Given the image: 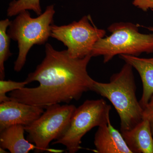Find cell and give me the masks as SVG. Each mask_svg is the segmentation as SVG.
Listing matches in <instances>:
<instances>
[{
	"label": "cell",
	"instance_id": "cell-1",
	"mask_svg": "<svg viewBox=\"0 0 153 153\" xmlns=\"http://www.w3.org/2000/svg\"><path fill=\"white\" fill-rule=\"evenodd\" d=\"M45 54L42 62L25 80L28 84L38 81L39 85L10 92L11 100L46 108L79 100L83 93L91 91L94 80L87 70L91 55L73 58L67 50L57 51L49 43L45 45Z\"/></svg>",
	"mask_w": 153,
	"mask_h": 153
},
{
	"label": "cell",
	"instance_id": "cell-2",
	"mask_svg": "<svg viewBox=\"0 0 153 153\" xmlns=\"http://www.w3.org/2000/svg\"><path fill=\"white\" fill-rule=\"evenodd\" d=\"M133 67L126 63L108 83L94 80L91 91L108 99L120 120L121 131L133 128L143 120V108L136 96Z\"/></svg>",
	"mask_w": 153,
	"mask_h": 153
},
{
	"label": "cell",
	"instance_id": "cell-3",
	"mask_svg": "<svg viewBox=\"0 0 153 153\" xmlns=\"http://www.w3.org/2000/svg\"><path fill=\"white\" fill-rule=\"evenodd\" d=\"M110 36L102 38L94 46L91 55L102 56L106 63L117 55L138 56L153 53V33L142 34L137 25L130 22H119L108 28Z\"/></svg>",
	"mask_w": 153,
	"mask_h": 153
},
{
	"label": "cell",
	"instance_id": "cell-4",
	"mask_svg": "<svg viewBox=\"0 0 153 153\" xmlns=\"http://www.w3.org/2000/svg\"><path fill=\"white\" fill-rule=\"evenodd\" d=\"M55 11L54 5L48 6L37 18L30 12L22 11L11 21L7 33L11 39L18 42L19 55L14 63L15 71H21L25 66L28 52L35 45L46 44L51 36V26Z\"/></svg>",
	"mask_w": 153,
	"mask_h": 153
},
{
	"label": "cell",
	"instance_id": "cell-5",
	"mask_svg": "<svg viewBox=\"0 0 153 153\" xmlns=\"http://www.w3.org/2000/svg\"><path fill=\"white\" fill-rule=\"evenodd\" d=\"M111 108L103 99L86 100L76 108L68 127L52 144H61L70 153H75L81 149L82 137L95 127L107 124L110 121Z\"/></svg>",
	"mask_w": 153,
	"mask_h": 153
},
{
	"label": "cell",
	"instance_id": "cell-6",
	"mask_svg": "<svg viewBox=\"0 0 153 153\" xmlns=\"http://www.w3.org/2000/svg\"><path fill=\"white\" fill-rule=\"evenodd\" d=\"M76 108L71 104L50 105L45 108L46 110L38 119L25 126V131L28 133L27 139L37 147L35 152H63L62 150L49 149V145L66 130Z\"/></svg>",
	"mask_w": 153,
	"mask_h": 153
},
{
	"label": "cell",
	"instance_id": "cell-7",
	"mask_svg": "<svg viewBox=\"0 0 153 153\" xmlns=\"http://www.w3.org/2000/svg\"><path fill=\"white\" fill-rule=\"evenodd\" d=\"M106 34L105 30L94 25L90 16H84L78 22L58 26L52 24L51 37L62 42L73 58H83L91 55L96 43Z\"/></svg>",
	"mask_w": 153,
	"mask_h": 153
},
{
	"label": "cell",
	"instance_id": "cell-8",
	"mask_svg": "<svg viewBox=\"0 0 153 153\" xmlns=\"http://www.w3.org/2000/svg\"><path fill=\"white\" fill-rule=\"evenodd\" d=\"M45 108L11 100L0 104V131L15 125H30L43 114Z\"/></svg>",
	"mask_w": 153,
	"mask_h": 153
},
{
	"label": "cell",
	"instance_id": "cell-9",
	"mask_svg": "<svg viewBox=\"0 0 153 153\" xmlns=\"http://www.w3.org/2000/svg\"><path fill=\"white\" fill-rule=\"evenodd\" d=\"M97 153H132L121 132L114 128L110 121L98 127L94 141Z\"/></svg>",
	"mask_w": 153,
	"mask_h": 153
},
{
	"label": "cell",
	"instance_id": "cell-10",
	"mask_svg": "<svg viewBox=\"0 0 153 153\" xmlns=\"http://www.w3.org/2000/svg\"><path fill=\"white\" fill-rule=\"evenodd\" d=\"M132 153H153V136L151 121L143 119L133 128L121 131Z\"/></svg>",
	"mask_w": 153,
	"mask_h": 153
},
{
	"label": "cell",
	"instance_id": "cell-11",
	"mask_svg": "<svg viewBox=\"0 0 153 153\" xmlns=\"http://www.w3.org/2000/svg\"><path fill=\"white\" fill-rule=\"evenodd\" d=\"M120 57L134 68L140 74L143 83V92L139 102L144 108L153 94V57L141 58L126 55H120Z\"/></svg>",
	"mask_w": 153,
	"mask_h": 153
},
{
	"label": "cell",
	"instance_id": "cell-12",
	"mask_svg": "<svg viewBox=\"0 0 153 153\" xmlns=\"http://www.w3.org/2000/svg\"><path fill=\"white\" fill-rule=\"evenodd\" d=\"M25 126L22 125L11 126L0 131V146L11 153H28L36 150V145L25 139Z\"/></svg>",
	"mask_w": 153,
	"mask_h": 153
},
{
	"label": "cell",
	"instance_id": "cell-13",
	"mask_svg": "<svg viewBox=\"0 0 153 153\" xmlns=\"http://www.w3.org/2000/svg\"><path fill=\"white\" fill-rule=\"evenodd\" d=\"M11 22L7 19L0 22V78L4 79L5 76L4 62L12 56L10 50V39L7 33Z\"/></svg>",
	"mask_w": 153,
	"mask_h": 153
},
{
	"label": "cell",
	"instance_id": "cell-14",
	"mask_svg": "<svg viewBox=\"0 0 153 153\" xmlns=\"http://www.w3.org/2000/svg\"><path fill=\"white\" fill-rule=\"evenodd\" d=\"M40 0H14L9 4L7 10L8 16H17L20 12L26 10H31L38 16L42 14Z\"/></svg>",
	"mask_w": 153,
	"mask_h": 153
},
{
	"label": "cell",
	"instance_id": "cell-15",
	"mask_svg": "<svg viewBox=\"0 0 153 153\" xmlns=\"http://www.w3.org/2000/svg\"><path fill=\"white\" fill-rule=\"evenodd\" d=\"M28 84L26 81L17 82L11 80H0V102L9 101L11 100L10 97L7 96L6 94L12 92L13 91L21 89L25 87Z\"/></svg>",
	"mask_w": 153,
	"mask_h": 153
},
{
	"label": "cell",
	"instance_id": "cell-16",
	"mask_svg": "<svg viewBox=\"0 0 153 153\" xmlns=\"http://www.w3.org/2000/svg\"><path fill=\"white\" fill-rule=\"evenodd\" d=\"M133 4L145 12L149 10H153V0H133Z\"/></svg>",
	"mask_w": 153,
	"mask_h": 153
},
{
	"label": "cell",
	"instance_id": "cell-17",
	"mask_svg": "<svg viewBox=\"0 0 153 153\" xmlns=\"http://www.w3.org/2000/svg\"><path fill=\"white\" fill-rule=\"evenodd\" d=\"M143 119H153V94L147 105L143 108Z\"/></svg>",
	"mask_w": 153,
	"mask_h": 153
},
{
	"label": "cell",
	"instance_id": "cell-18",
	"mask_svg": "<svg viewBox=\"0 0 153 153\" xmlns=\"http://www.w3.org/2000/svg\"><path fill=\"white\" fill-rule=\"evenodd\" d=\"M144 27L146 28V29H147V30H149V31H151V32L153 33V27Z\"/></svg>",
	"mask_w": 153,
	"mask_h": 153
},
{
	"label": "cell",
	"instance_id": "cell-19",
	"mask_svg": "<svg viewBox=\"0 0 153 153\" xmlns=\"http://www.w3.org/2000/svg\"><path fill=\"white\" fill-rule=\"evenodd\" d=\"M151 121V128H152V133L153 136V119Z\"/></svg>",
	"mask_w": 153,
	"mask_h": 153
},
{
	"label": "cell",
	"instance_id": "cell-20",
	"mask_svg": "<svg viewBox=\"0 0 153 153\" xmlns=\"http://www.w3.org/2000/svg\"><path fill=\"white\" fill-rule=\"evenodd\" d=\"M0 152L1 153H7L5 151V149H3V148H0Z\"/></svg>",
	"mask_w": 153,
	"mask_h": 153
}]
</instances>
